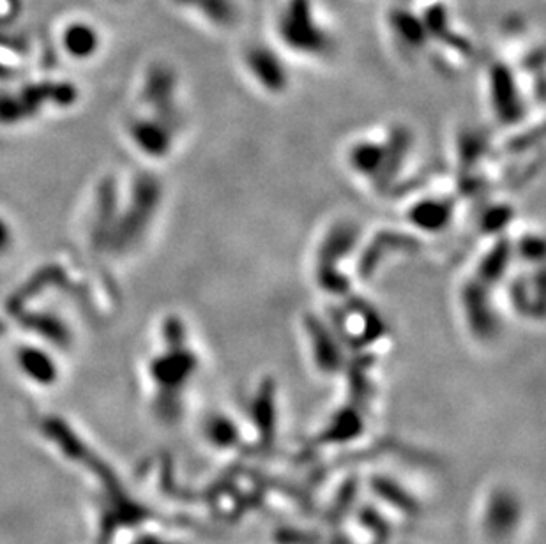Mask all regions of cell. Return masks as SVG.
I'll use <instances>...</instances> for the list:
<instances>
[{"mask_svg": "<svg viewBox=\"0 0 546 544\" xmlns=\"http://www.w3.org/2000/svg\"><path fill=\"white\" fill-rule=\"evenodd\" d=\"M529 522V507L515 484L493 481L479 493L474 523L485 544H516Z\"/></svg>", "mask_w": 546, "mask_h": 544, "instance_id": "cell-1", "label": "cell"}, {"mask_svg": "<svg viewBox=\"0 0 546 544\" xmlns=\"http://www.w3.org/2000/svg\"><path fill=\"white\" fill-rule=\"evenodd\" d=\"M276 32L281 43L297 55L320 59L333 52V36L320 22L313 0H287L278 16Z\"/></svg>", "mask_w": 546, "mask_h": 544, "instance_id": "cell-2", "label": "cell"}, {"mask_svg": "<svg viewBox=\"0 0 546 544\" xmlns=\"http://www.w3.org/2000/svg\"><path fill=\"white\" fill-rule=\"evenodd\" d=\"M361 230L352 221H338L329 228L317 251L315 278L327 294L343 297L350 290L347 276L342 272V262L356 250Z\"/></svg>", "mask_w": 546, "mask_h": 544, "instance_id": "cell-3", "label": "cell"}, {"mask_svg": "<svg viewBox=\"0 0 546 544\" xmlns=\"http://www.w3.org/2000/svg\"><path fill=\"white\" fill-rule=\"evenodd\" d=\"M179 131L181 121L151 112L133 115L126 124L129 142L147 159H167L174 152Z\"/></svg>", "mask_w": 546, "mask_h": 544, "instance_id": "cell-4", "label": "cell"}, {"mask_svg": "<svg viewBox=\"0 0 546 544\" xmlns=\"http://www.w3.org/2000/svg\"><path fill=\"white\" fill-rule=\"evenodd\" d=\"M492 292V287L472 278L465 281L460 294L463 322L479 343H490L501 334V317L493 304Z\"/></svg>", "mask_w": 546, "mask_h": 544, "instance_id": "cell-5", "label": "cell"}, {"mask_svg": "<svg viewBox=\"0 0 546 544\" xmlns=\"http://www.w3.org/2000/svg\"><path fill=\"white\" fill-rule=\"evenodd\" d=\"M303 331L308 340V352L315 370L327 377H333L343 371L347 364L343 356L345 345L334 331L333 325L322 318L310 315L304 318Z\"/></svg>", "mask_w": 546, "mask_h": 544, "instance_id": "cell-6", "label": "cell"}, {"mask_svg": "<svg viewBox=\"0 0 546 544\" xmlns=\"http://www.w3.org/2000/svg\"><path fill=\"white\" fill-rule=\"evenodd\" d=\"M244 68L251 80L271 96H283L289 91L290 73L287 64L271 46L255 43L243 55Z\"/></svg>", "mask_w": 546, "mask_h": 544, "instance_id": "cell-7", "label": "cell"}, {"mask_svg": "<svg viewBox=\"0 0 546 544\" xmlns=\"http://www.w3.org/2000/svg\"><path fill=\"white\" fill-rule=\"evenodd\" d=\"M488 94L493 114L502 124H516L524 119V98L515 73L508 66L495 64L492 71H488Z\"/></svg>", "mask_w": 546, "mask_h": 544, "instance_id": "cell-8", "label": "cell"}, {"mask_svg": "<svg viewBox=\"0 0 546 544\" xmlns=\"http://www.w3.org/2000/svg\"><path fill=\"white\" fill-rule=\"evenodd\" d=\"M15 363L18 373L31 386L50 389L61 380V366L57 357L34 343H23L16 348Z\"/></svg>", "mask_w": 546, "mask_h": 544, "instance_id": "cell-9", "label": "cell"}, {"mask_svg": "<svg viewBox=\"0 0 546 544\" xmlns=\"http://www.w3.org/2000/svg\"><path fill=\"white\" fill-rule=\"evenodd\" d=\"M59 45L66 57L75 62H91L103 48V38L98 27L85 20H73L61 29Z\"/></svg>", "mask_w": 546, "mask_h": 544, "instance_id": "cell-10", "label": "cell"}, {"mask_svg": "<svg viewBox=\"0 0 546 544\" xmlns=\"http://www.w3.org/2000/svg\"><path fill=\"white\" fill-rule=\"evenodd\" d=\"M455 216V205L449 198H423L412 205L407 218L412 227L425 234H439L449 227Z\"/></svg>", "mask_w": 546, "mask_h": 544, "instance_id": "cell-11", "label": "cell"}, {"mask_svg": "<svg viewBox=\"0 0 546 544\" xmlns=\"http://www.w3.org/2000/svg\"><path fill=\"white\" fill-rule=\"evenodd\" d=\"M391 29L395 32V38L402 48L409 52H418L425 46L428 39V31H426L423 18L409 13V11H398L391 16Z\"/></svg>", "mask_w": 546, "mask_h": 544, "instance_id": "cell-12", "label": "cell"}, {"mask_svg": "<svg viewBox=\"0 0 546 544\" xmlns=\"http://www.w3.org/2000/svg\"><path fill=\"white\" fill-rule=\"evenodd\" d=\"M515 250L509 242H501L497 244L492 251H488L486 255L478 265V274L474 276L476 280L483 281L488 287L495 288L501 283L506 274L509 271V265L513 260Z\"/></svg>", "mask_w": 546, "mask_h": 544, "instance_id": "cell-13", "label": "cell"}, {"mask_svg": "<svg viewBox=\"0 0 546 544\" xmlns=\"http://www.w3.org/2000/svg\"><path fill=\"white\" fill-rule=\"evenodd\" d=\"M198 13L214 27H232L237 22V4L234 0H197Z\"/></svg>", "mask_w": 546, "mask_h": 544, "instance_id": "cell-14", "label": "cell"}, {"mask_svg": "<svg viewBox=\"0 0 546 544\" xmlns=\"http://www.w3.org/2000/svg\"><path fill=\"white\" fill-rule=\"evenodd\" d=\"M541 297H543L541 295V276L532 285L529 280H520L516 285H513V290H511L513 306L518 311H524V315H527V317H534V315L541 317V313L536 310V306H538L539 310H543V299Z\"/></svg>", "mask_w": 546, "mask_h": 544, "instance_id": "cell-15", "label": "cell"}, {"mask_svg": "<svg viewBox=\"0 0 546 544\" xmlns=\"http://www.w3.org/2000/svg\"><path fill=\"white\" fill-rule=\"evenodd\" d=\"M18 244V234L13 220L0 211V258H8Z\"/></svg>", "mask_w": 546, "mask_h": 544, "instance_id": "cell-16", "label": "cell"}, {"mask_svg": "<svg viewBox=\"0 0 546 544\" xmlns=\"http://www.w3.org/2000/svg\"><path fill=\"white\" fill-rule=\"evenodd\" d=\"M516 253H520V257L529 260V262L541 260V255H543V241L538 239V237H534V235H529V237H525V239L518 242Z\"/></svg>", "mask_w": 546, "mask_h": 544, "instance_id": "cell-17", "label": "cell"}, {"mask_svg": "<svg viewBox=\"0 0 546 544\" xmlns=\"http://www.w3.org/2000/svg\"><path fill=\"white\" fill-rule=\"evenodd\" d=\"M197 0H179L177 4H184V6H193Z\"/></svg>", "mask_w": 546, "mask_h": 544, "instance_id": "cell-18", "label": "cell"}]
</instances>
